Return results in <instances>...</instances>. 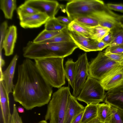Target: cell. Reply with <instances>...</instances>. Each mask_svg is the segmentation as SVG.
I'll return each instance as SVG.
<instances>
[{"label":"cell","mask_w":123,"mask_h":123,"mask_svg":"<svg viewBox=\"0 0 123 123\" xmlns=\"http://www.w3.org/2000/svg\"><path fill=\"white\" fill-rule=\"evenodd\" d=\"M105 4L99 0H73L69 1L66 7L68 17L72 21L74 17L91 14Z\"/></svg>","instance_id":"5b68a950"},{"label":"cell","mask_w":123,"mask_h":123,"mask_svg":"<svg viewBox=\"0 0 123 123\" xmlns=\"http://www.w3.org/2000/svg\"><path fill=\"white\" fill-rule=\"evenodd\" d=\"M69 86H63L54 92L48 104L45 120L49 123H64L69 96Z\"/></svg>","instance_id":"3957f363"},{"label":"cell","mask_w":123,"mask_h":123,"mask_svg":"<svg viewBox=\"0 0 123 123\" xmlns=\"http://www.w3.org/2000/svg\"><path fill=\"white\" fill-rule=\"evenodd\" d=\"M105 55L112 60L123 65V54H115L104 52Z\"/></svg>","instance_id":"d6a6232c"},{"label":"cell","mask_w":123,"mask_h":123,"mask_svg":"<svg viewBox=\"0 0 123 123\" xmlns=\"http://www.w3.org/2000/svg\"><path fill=\"white\" fill-rule=\"evenodd\" d=\"M64 68L65 77L73 89L74 87L75 68V62L72 59H68Z\"/></svg>","instance_id":"44dd1931"},{"label":"cell","mask_w":123,"mask_h":123,"mask_svg":"<svg viewBox=\"0 0 123 123\" xmlns=\"http://www.w3.org/2000/svg\"><path fill=\"white\" fill-rule=\"evenodd\" d=\"M108 8L111 10L119 11L123 13V4L108 3L106 4Z\"/></svg>","instance_id":"e575fe53"},{"label":"cell","mask_w":123,"mask_h":123,"mask_svg":"<svg viewBox=\"0 0 123 123\" xmlns=\"http://www.w3.org/2000/svg\"><path fill=\"white\" fill-rule=\"evenodd\" d=\"M112 33L110 30L102 41L107 45L109 46L112 42Z\"/></svg>","instance_id":"d590c367"},{"label":"cell","mask_w":123,"mask_h":123,"mask_svg":"<svg viewBox=\"0 0 123 123\" xmlns=\"http://www.w3.org/2000/svg\"><path fill=\"white\" fill-rule=\"evenodd\" d=\"M86 123H102L101 122L97 117L93 119L92 120Z\"/></svg>","instance_id":"f35d334b"},{"label":"cell","mask_w":123,"mask_h":123,"mask_svg":"<svg viewBox=\"0 0 123 123\" xmlns=\"http://www.w3.org/2000/svg\"><path fill=\"white\" fill-rule=\"evenodd\" d=\"M60 22L68 25L72 22V21L68 17L60 16L56 18Z\"/></svg>","instance_id":"8d00e7d4"},{"label":"cell","mask_w":123,"mask_h":123,"mask_svg":"<svg viewBox=\"0 0 123 123\" xmlns=\"http://www.w3.org/2000/svg\"><path fill=\"white\" fill-rule=\"evenodd\" d=\"M105 90L99 80L88 75L80 94L76 98L87 105H97L104 100Z\"/></svg>","instance_id":"277c9868"},{"label":"cell","mask_w":123,"mask_h":123,"mask_svg":"<svg viewBox=\"0 0 123 123\" xmlns=\"http://www.w3.org/2000/svg\"><path fill=\"white\" fill-rule=\"evenodd\" d=\"M2 80L0 81V100L3 123H10L12 114L10 111L9 99Z\"/></svg>","instance_id":"2e32d148"},{"label":"cell","mask_w":123,"mask_h":123,"mask_svg":"<svg viewBox=\"0 0 123 123\" xmlns=\"http://www.w3.org/2000/svg\"><path fill=\"white\" fill-rule=\"evenodd\" d=\"M93 32L91 38L98 42L102 41L110 30L99 25L93 27Z\"/></svg>","instance_id":"4316f807"},{"label":"cell","mask_w":123,"mask_h":123,"mask_svg":"<svg viewBox=\"0 0 123 123\" xmlns=\"http://www.w3.org/2000/svg\"><path fill=\"white\" fill-rule=\"evenodd\" d=\"M18 112L20 113H23L24 112V109L22 107L18 106L17 108Z\"/></svg>","instance_id":"ab89813d"},{"label":"cell","mask_w":123,"mask_h":123,"mask_svg":"<svg viewBox=\"0 0 123 123\" xmlns=\"http://www.w3.org/2000/svg\"><path fill=\"white\" fill-rule=\"evenodd\" d=\"M72 21L85 26L92 28L99 25L98 21L93 18L88 16H77L73 18Z\"/></svg>","instance_id":"cb8c5ba5"},{"label":"cell","mask_w":123,"mask_h":123,"mask_svg":"<svg viewBox=\"0 0 123 123\" xmlns=\"http://www.w3.org/2000/svg\"><path fill=\"white\" fill-rule=\"evenodd\" d=\"M110 30L112 33V39L109 46L123 44V28L121 25Z\"/></svg>","instance_id":"484cf974"},{"label":"cell","mask_w":123,"mask_h":123,"mask_svg":"<svg viewBox=\"0 0 123 123\" xmlns=\"http://www.w3.org/2000/svg\"><path fill=\"white\" fill-rule=\"evenodd\" d=\"M98 105L90 104L85 107L80 123H86L97 117Z\"/></svg>","instance_id":"7402d4cb"},{"label":"cell","mask_w":123,"mask_h":123,"mask_svg":"<svg viewBox=\"0 0 123 123\" xmlns=\"http://www.w3.org/2000/svg\"><path fill=\"white\" fill-rule=\"evenodd\" d=\"M24 3L40 12L45 13L49 18L55 17L60 7L58 2L54 0H28Z\"/></svg>","instance_id":"30bf717a"},{"label":"cell","mask_w":123,"mask_h":123,"mask_svg":"<svg viewBox=\"0 0 123 123\" xmlns=\"http://www.w3.org/2000/svg\"><path fill=\"white\" fill-rule=\"evenodd\" d=\"M68 25L60 22L56 18H49L45 24V29L48 31H60L68 27Z\"/></svg>","instance_id":"d4e9b609"},{"label":"cell","mask_w":123,"mask_h":123,"mask_svg":"<svg viewBox=\"0 0 123 123\" xmlns=\"http://www.w3.org/2000/svg\"><path fill=\"white\" fill-rule=\"evenodd\" d=\"M8 30L7 22L6 21H4L0 25V52H1L3 49V42L7 34Z\"/></svg>","instance_id":"4dcf8cb0"},{"label":"cell","mask_w":123,"mask_h":123,"mask_svg":"<svg viewBox=\"0 0 123 123\" xmlns=\"http://www.w3.org/2000/svg\"><path fill=\"white\" fill-rule=\"evenodd\" d=\"M99 81L106 91L123 85V65L115 67Z\"/></svg>","instance_id":"9c48e42d"},{"label":"cell","mask_w":123,"mask_h":123,"mask_svg":"<svg viewBox=\"0 0 123 123\" xmlns=\"http://www.w3.org/2000/svg\"><path fill=\"white\" fill-rule=\"evenodd\" d=\"M62 31H50L44 29L38 35L34 40L33 42L35 43H38L49 39L60 34Z\"/></svg>","instance_id":"83f0119b"},{"label":"cell","mask_w":123,"mask_h":123,"mask_svg":"<svg viewBox=\"0 0 123 123\" xmlns=\"http://www.w3.org/2000/svg\"><path fill=\"white\" fill-rule=\"evenodd\" d=\"M18 57L17 55H15L7 67L3 72L2 80L8 94L10 93L13 92V89L14 85L13 80Z\"/></svg>","instance_id":"9a60e30c"},{"label":"cell","mask_w":123,"mask_h":123,"mask_svg":"<svg viewBox=\"0 0 123 123\" xmlns=\"http://www.w3.org/2000/svg\"><path fill=\"white\" fill-rule=\"evenodd\" d=\"M120 64L106 56L104 52H99L89 64L88 75L99 81L114 68Z\"/></svg>","instance_id":"8992f818"},{"label":"cell","mask_w":123,"mask_h":123,"mask_svg":"<svg viewBox=\"0 0 123 123\" xmlns=\"http://www.w3.org/2000/svg\"><path fill=\"white\" fill-rule=\"evenodd\" d=\"M69 31L75 32L85 37L91 38L93 32V27H87L72 21L68 26Z\"/></svg>","instance_id":"d6986e66"},{"label":"cell","mask_w":123,"mask_h":123,"mask_svg":"<svg viewBox=\"0 0 123 123\" xmlns=\"http://www.w3.org/2000/svg\"><path fill=\"white\" fill-rule=\"evenodd\" d=\"M17 37L16 26L14 25L10 26L8 28L3 43V48L6 56H9L13 54Z\"/></svg>","instance_id":"e0dca14e"},{"label":"cell","mask_w":123,"mask_h":123,"mask_svg":"<svg viewBox=\"0 0 123 123\" xmlns=\"http://www.w3.org/2000/svg\"><path fill=\"white\" fill-rule=\"evenodd\" d=\"M48 123L47 121L45 120H41L40 122H39L38 123Z\"/></svg>","instance_id":"b9f144b4"},{"label":"cell","mask_w":123,"mask_h":123,"mask_svg":"<svg viewBox=\"0 0 123 123\" xmlns=\"http://www.w3.org/2000/svg\"><path fill=\"white\" fill-rule=\"evenodd\" d=\"M0 8L3 11L5 18L12 19L14 11L17 8L16 0H0Z\"/></svg>","instance_id":"ffe728a7"},{"label":"cell","mask_w":123,"mask_h":123,"mask_svg":"<svg viewBox=\"0 0 123 123\" xmlns=\"http://www.w3.org/2000/svg\"><path fill=\"white\" fill-rule=\"evenodd\" d=\"M111 116V105L105 103L98 105L97 118L102 123H109Z\"/></svg>","instance_id":"ac0fdd59"},{"label":"cell","mask_w":123,"mask_h":123,"mask_svg":"<svg viewBox=\"0 0 123 123\" xmlns=\"http://www.w3.org/2000/svg\"><path fill=\"white\" fill-rule=\"evenodd\" d=\"M85 108V107L79 103L76 98L71 93L68 99L64 123H72Z\"/></svg>","instance_id":"7c38bea8"},{"label":"cell","mask_w":123,"mask_h":123,"mask_svg":"<svg viewBox=\"0 0 123 123\" xmlns=\"http://www.w3.org/2000/svg\"><path fill=\"white\" fill-rule=\"evenodd\" d=\"M10 123H23L21 118L18 113L17 108L15 104L13 106Z\"/></svg>","instance_id":"836d02e7"},{"label":"cell","mask_w":123,"mask_h":123,"mask_svg":"<svg viewBox=\"0 0 123 123\" xmlns=\"http://www.w3.org/2000/svg\"><path fill=\"white\" fill-rule=\"evenodd\" d=\"M74 83L72 95L76 98L79 95L89 75V64L87 54H83L75 62Z\"/></svg>","instance_id":"52a82bcc"},{"label":"cell","mask_w":123,"mask_h":123,"mask_svg":"<svg viewBox=\"0 0 123 123\" xmlns=\"http://www.w3.org/2000/svg\"><path fill=\"white\" fill-rule=\"evenodd\" d=\"M104 101L105 103L123 111V85L108 91Z\"/></svg>","instance_id":"5bb4252c"},{"label":"cell","mask_w":123,"mask_h":123,"mask_svg":"<svg viewBox=\"0 0 123 123\" xmlns=\"http://www.w3.org/2000/svg\"><path fill=\"white\" fill-rule=\"evenodd\" d=\"M84 111L81 112L76 117L72 123H80Z\"/></svg>","instance_id":"74e56055"},{"label":"cell","mask_w":123,"mask_h":123,"mask_svg":"<svg viewBox=\"0 0 123 123\" xmlns=\"http://www.w3.org/2000/svg\"><path fill=\"white\" fill-rule=\"evenodd\" d=\"M73 41L69 34L68 27L62 31L60 34L52 38L38 43H57L64 42Z\"/></svg>","instance_id":"603a6c76"},{"label":"cell","mask_w":123,"mask_h":123,"mask_svg":"<svg viewBox=\"0 0 123 123\" xmlns=\"http://www.w3.org/2000/svg\"><path fill=\"white\" fill-rule=\"evenodd\" d=\"M18 16L20 26L25 29L39 27L45 24L49 18L46 14L40 12L33 14H22Z\"/></svg>","instance_id":"8fae6325"},{"label":"cell","mask_w":123,"mask_h":123,"mask_svg":"<svg viewBox=\"0 0 123 123\" xmlns=\"http://www.w3.org/2000/svg\"><path fill=\"white\" fill-rule=\"evenodd\" d=\"M69 34L74 42L80 49L86 52L98 51V41L74 32L69 31Z\"/></svg>","instance_id":"4fadbf2b"},{"label":"cell","mask_w":123,"mask_h":123,"mask_svg":"<svg viewBox=\"0 0 123 123\" xmlns=\"http://www.w3.org/2000/svg\"><path fill=\"white\" fill-rule=\"evenodd\" d=\"M18 15L22 14H30L40 12L38 10L24 3L20 5L17 9Z\"/></svg>","instance_id":"f546056e"},{"label":"cell","mask_w":123,"mask_h":123,"mask_svg":"<svg viewBox=\"0 0 123 123\" xmlns=\"http://www.w3.org/2000/svg\"><path fill=\"white\" fill-rule=\"evenodd\" d=\"M120 20L121 26L123 28V15H120Z\"/></svg>","instance_id":"60d3db41"},{"label":"cell","mask_w":123,"mask_h":123,"mask_svg":"<svg viewBox=\"0 0 123 123\" xmlns=\"http://www.w3.org/2000/svg\"><path fill=\"white\" fill-rule=\"evenodd\" d=\"M87 16L95 18L98 22L99 25L108 28L110 30L121 26L120 15L112 11L105 4L98 10Z\"/></svg>","instance_id":"ba28073f"},{"label":"cell","mask_w":123,"mask_h":123,"mask_svg":"<svg viewBox=\"0 0 123 123\" xmlns=\"http://www.w3.org/2000/svg\"><path fill=\"white\" fill-rule=\"evenodd\" d=\"M111 116L109 123H123V111L111 105Z\"/></svg>","instance_id":"f1b7e54d"},{"label":"cell","mask_w":123,"mask_h":123,"mask_svg":"<svg viewBox=\"0 0 123 123\" xmlns=\"http://www.w3.org/2000/svg\"><path fill=\"white\" fill-rule=\"evenodd\" d=\"M52 88L41 74L35 62L26 58L18 65V79L12 95L14 100L26 110L48 104Z\"/></svg>","instance_id":"6da1fadb"},{"label":"cell","mask_w":123,"mask_h":123,"mask_svg":"<svg viewBox=\"0 0 123 123\" xmlns=\"http://www.w3.org/2000/svg\"><path fill=\"white\" fill-rule=\"evenodd\" d=\"M104 52H109L115 54H123V44L109 46L106 49Z\"/></svg>","instance_id":"1f68e13d"},{"label":"cell","mask_w":123,"mask_h":123,"mask_svg":"<svg viewBox=\"0 0 123 123\" xmlns=\"http://www.w3.org/2000/svg\"><path fill=\"white\" fill-rule=\"evenodd\" d=\"M64 58L53 57L34 60L41 74L52 87L59 88L65 84Z\"/></svg>","instance_id":"7a4b0ae2"},{"label":"cell","mask_w":123,"mask_h":123,"mask_svg":"<svg viewBox=\"0 0 123 123\" xmlns=\"http://www.w3.org/2000/svg\"></svg>","instance_id":"7bdbcfd3"}]
</instances>
